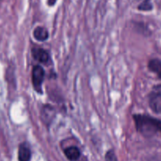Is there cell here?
I'll use <instances>...</instances> for the list:
<instances>
[{
	"label": "cell",
	"instance_id": "6da1fadb",
	"mask_svg": "<svg viewBox=\"0 0 161 161\" xmlns=\"http://www.w3.org/2000/svg\"><path fill=\"white\" fill-rule=\"evenodd\" d=\"M136 130L146 138L154 136L157 133H161V120L148 115L135 114L133 116Z\"/></svg>",
	"mask_w": 161,
	"mask_h": 161
},
{
	"label": "cell",
	"instance_id": "7a4b0ae2",
	"mask_svg": "<svg viewBox=\"0 0 161 161\" xmlns=\"http://www.w3.org/2000/svg\"><path fill=\"white\" fill-rule=\"evenodd\" d=\"M149 104L154 113L161 115V84L152 89L149 95Z\"/></svg>",
	"mask_w": 161,
	"mask_h": 161
},
{
	"label": "cell",
	"instance_id": "3957f363",
	"mask_svg": "<svg viewBox=\"0 0 161 161\" xmlns=\"http://www.w3.org/2000/svg\"><path fill=\"white\" fill-rule=\"evenodd\" d=\"M45 71L40 65H36L31 72V82L33 87L38 94H42V85L43 83Z\"/></svg>",
	"mask_w": 161,
	"mask_h": 161
},
{
	"label": "cell",
	"instance_id": "277c9868",
	"mask_svg": "<svg viewBox=\"0 0 161 161\" xmlns=\"http://www.w3.org/2000/svg\"><path fill=\"white\" fill-rule=\"evenodd\" d=\"M31 55L35 60L40 63H47L50 59L48 52L44 49L39 48V47L31 49Z\"/></svg>",
	"mask_w": 161,
	"mask_h": 161
},
{
	"label": "cell",
	"instance_id": "5b68a950",
	"mask_svg": "<svg viewBox=\"0 0 161 161\" xmlns=\"http://www.w3.org/2000/svg\"><path fill=\"white\" fill-rule=\"evenodd\" d=\"M31 150L28 146L25 143L20 145L18 149V160L29 161L31 159Z\"/></svg>",
	"mask_w": 161,
	"mask_h": 161
},
{
	"label": "cell",
	"instance_id": "8992f818",
	"mask_svg": "<svg viewBox=\"0 0 161 161\" xmlns=\"http://www.w3.org/2000/svg\"><path fill=\"white\" fill-rule=\"evenodd\" d=\"M33 36L35 39L39 42H44L49 38V32L47 29L44 27L38 26L35 28L33 31Z\"/></svg>",
	"mask_w": 161,
	"mask_h": 161
},
{
	"label": "cell",
	"instance_id": "52a82bcc",
	"mask_svg": "<svg viewBox=\"0 0 161 161\" xmlns=\"http://www.w3.org/2000/svg\"><path fill=\"white\" fill-rule=\"evenodd\" d=\"M64 155L71 161H76L80 157V151L75 146H70L64 149Z\"/></svg>",
	"mask_w": 161,
	"mask_h": 161
},
{
	"label": "cell",
	"instance_id": "ba28073f",
	"mask_svg": "<svg viewBox=\"0 0 161 161\" xmlns=\"http://www.w3.org/2000/svg\"><path fill=\"white\" fill-rule=\"evenodd\" d=\"M148 67L150 71L157 74L161 79V61L159 59H152L149 61Z\"/></svg>",
	"mask_w": 161,
	"mask_h": 161
},
{
	"label": "cell",
	"instance_id": "9c48e42d",
	"mask_svg": "<svg viewBox=\"0 0 161 161\" xmlns=\"http://www.w3.org/2000/svg\"><path fill=\"white\" fill-rule=\"evenodd\" d=\"M138 9L142 11H149L153 9V4L150 0H143L142 3L138 6Z\"/></svg>",
	"mask_w": 161,
	"mask_h": 161
},
{
	"label": "cell",
	"instance_id": "30bf717a",
	"mask_svg": "<svg viewBox=\"0 0 161 161\" xmlns=\"http://www.w3.org/2000/svg\"><path fill=\"white\" fill-rule=\"evenodd\" d=\"M105 161H118L114 151L109 150L105 154Z\"/></svg>",
	"mask_w": 161,
	"mask_h": 161
},
{
	"label": "cell",
	"instance_id": "8fae6325",
	"mask_svg": "<svg viewBox=\"0 0 161 161\" xmlns=\"http://www.w3.org/2000/svg\"><path fill=\"white\" fill-rule=\"evenodd\" d=\"M55 3H56V0H48V4L50 6H53Z\"/></svg>",
	"mask_w": 161,
	"mask_h": 161
}]
</instances>
